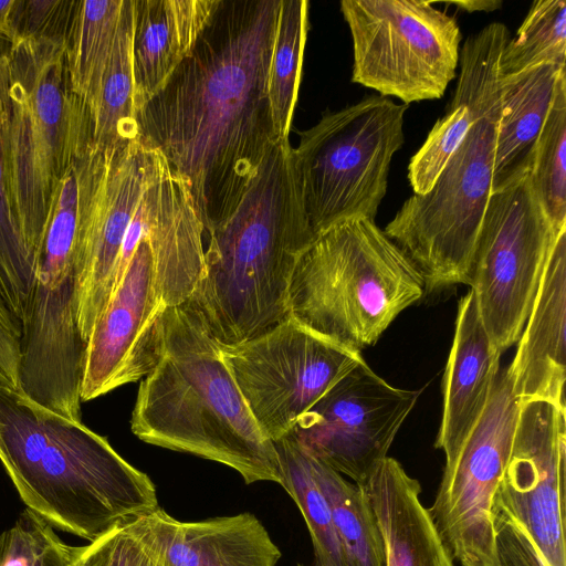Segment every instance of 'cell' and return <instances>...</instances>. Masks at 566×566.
Segmentation results:
<instances>
[{"instance_id":"cell-1","label":"cell","mask_w":566,"mask_h":566,"mask_svg":"<svg viewBox=\"0 0 566 566\" xmlns=\"http://www.w3.org/2000/svg\"><path fill=\"white\" fill-rule=\"evenodd\" d=\"M281 0H220L190 53L136 113L139 138L187 182L209 233L275 143L268 95Z\"/></svg>"},{"instance_id":"cell-2","label":"cell","mask_w":566,"mask_h":566,"mask_svg":"<svg viewBox=\"0 0 566 566\" xmlns=\"http://www.w3.org/2000/svg\"><path fill=\"white\" fill-rule=\"evenodd\" d=\"M292 146L273 143L234 211L208 234L205 270L181 306L219 345L250 339L289 315L292 273L314 239Z\"/></svg>"},{"instance_id":"cell-3","label":"cell","mask_w":566,"mask_h":566,"mask_svg":"<svg viewBox=\"0 0 566 566\" xmlns=\"http://www.w3.org/2000/svg\"><path fill=\"white\" fill-rule=\"evenodd\" d=\"M0 461L28 510L90 542L159 507L148 475L105 437L3 382Z\"/></svg>"},{"instance_id":"cell-4","label":"cell","mask_w":566,"mask_h":566,"mask_svg":"<svg viewBox=\"0 0 566 566\" xmlns=\"http://www.w3.org/2000/svg\"><path fill=\"white\" fill-rule=\"evenodd\" d=\"M130 427L144 442L228 465L247 484L282 482L274 442L255 422L220 345L181 305L164 314L163 355L139 385Z\"/></svg>"},{"instance_id":"cell-5","label":"cell","mask_w":566,"mask_h":566,"mask_svg":"<svg viewBox=\"0 0 566 566\" xmlns=\"http://www.w3.org/2000/svg\"><path fill=\"white\" fill-rule=\"evenodd\" d=\"M426 293L421 273L373 219L318 233L294 266L289 315L315 334L360 353Z\"/></svg>"},{"instance_id":"cell-6","label":"cell","mask_w":566,"mask_h":566,"mask_svg":"<svg viewBox=\"0 0 566 566\" xmlns=\"http://www.w3.org/2000/svg\"><path fill=\"white\" fill-rule=\"evenodd\" d=\"M66 49L65 42L21 40L9 52L11 190L23 239L38 260L59 185L95 145Z\"/></svg>"},{"instance_id":"cell-7","label":"cell","mask_w":566,"mask_h":566,"mask_svg":"<svg viewBox=\"0 0 566 566\" xmlns=\"http://www.w3.org/2000/svg\"><path fill=\"white\" fill-rule=\"evenodd\" d=\"M406 104L370 95L326 111L300 130L292 160L302 208L314 237L334 224L375 220L394 155L405 142Z\"/></svg>"},{"instance_id":"cell-8","label":"cell","mask_w":566,"mask_h":566,"mask_svg":"<svg viewBox=\"0 0 566 566\" xmlns=\"http://www.w3.org/2000/svg\"><path fill=\"white\" fill-rule=\"evenodd\" d=\"M499 118L500 95L468 130L432 187L409 197L384 229L421 273L426 292L468 284L492 192Z\"/></svg>"},{"instance_id":"cell-9","label":"cell","mask_w":566,"mask_h":566,"mask_svg":"<svg viewBox=\"0 0 566 566\" xmlns=\"http://www.w3.org/2000/svg\"><path fill=\"white\" fill-rule=\"evenodd\" d=\"M353 40L352 82L402 104L438 99L455 77L461 31L424 0H343Z\"/></svg>"},{"instance_id":"cell-10","label":"cell","mask_w":566,"mask_h":566,"mask_svg":"<svg viewBox=\"0 0 566 566\" xmlns=\"http://www.w3.org/2000/svg\"><path fill=\"white\" fill-rule=\"evenodd\" d=\"M560 231L553 228L536 197L530 171L491 192L468 285L485 331L501 354L521 337Z\"/></svg>"},{"instance_id":"cell-11","label":"cell","mask_w":566,"mask_h":566,"mask_svg":"<svg viewBox=\"0 0 566 566\" xmlns=\"http://www.w3.org/2000/svg\"><path fill=\"white\" fill-rule=\"evenodd\" d=\"M223 359L263 434L276 441L363 359L287 315L244 342L220 345Z\"/></svg>"},{"instance_id":"cell-12","label":"cell","mask_w":566,"mask_h":566,"mask_svg":"<svg viewBox=\"0 0 566 566\" xmlns=\"http://www.w3.org/2000/svg\"><path fill=\"white\" fill-rule=\"evenodd\" d=\"M518 407L507 368L499 371L481 418L446 458L428 511L460 566H499L491 510L510 458Z\"/></svg>"},{"instance_id":"cell-13","label":"cell","mask_w":566,"mask_h":566,"mask_svg":"<svg viewBox=\"0 0 566 566\" xmlns=\"http://www.w3.org/2000/svg\"><path fill=\"white\" fill-rule=\"evenodd\" d=\"M420 391L396 388L361 360L290 432L300 446L356 484L385 459Z\"/></svg>"},{"instance_id":"cell-14","label":"cell","mask_w":566,"mask_h":566,"mask_svg":"<svg viewBox=\"0 0 566 566\" xmlns=\"http://www.w3.org/2000/svg\"><path fill=\"white\" fill-rule=\"evenodd\" d=\"M565 411L520 401L510 458L494 500L532 536L548 566H566Z\"/></svg>"},{"instance_id":"cell-15","label":"cell","mask_w":566,"mask_h":566,"mask_svg":"<svg viewBox=\"0 0 566 566\" xmlns=\"http://www.w3.org/2000/svg\"><path fill=\"white\" fill-rule=\"evenodd\" d=\"M149 231L136 248L87 339L82 402L146 377L163 355L164 314L168 306L158 287Z\"/></svg>"},{"instance_id":"cell-16","label":"cell","mask_w":566,"mask_h":566,"mask_svg":"<svg viewBox=\"0 0 566 566\" xmlns=\"http://www.w3.org/2000/svg\"><path fill=\"white\" fill-rule=\"evenodd\" d=\"M153 155L154 148L140 138L111 151L96 208L76 244V315L86 343L113 291L124 237L146 187Z\"/></svg>"},{"instance_id":"cell-17","label":"cell","mask_w":566,"mask_h":566,"mask_svg":"<svg viewBox=\"0 0 566 566\" xmlns=\"http://www.w3.org/2000/svg\"><path fill=\"white\" fill-rule=\"evenodd\" d=\"M509 40V29L502 22H492L465 40L451 104L410 159L408 179L413 193H426L432 187L468 130L499 97L500 60Z\"/></svg>"},{"instance_id":"cell-18","label":"cell","mask_w":566,"mask_h":566,"mask_svg":"<svg viewBox=\"0 0 566 566\" xmlns=\"http://www.w3.org/2000/svg\"><path fill=\"white\" fill-rule=\"evenodd\" d=\"M566 229L556 237L507 370L520 401L547 400L566 410Z\"/></svg>"},{"instance_id":"cell-19","label":"cell","mask_w":566,"mask_h":566,"mask_svg":"<svg viewBox=\"0 0 566 566\" xmlns=\"http://www.w3.org/2000/svg\"><path fill=\"white\" fill-rule=\"evenodd\" d=\"M501 353L482 323L472 290L460 300L443 378V411L436 448L452 455L481 418L499 374Z\"/></svg>"},{"instance_id":"cell-20","label":"cell","mask_w":566,"mask_h":566,"mask_svg":"<svg viewBox=\"0 0 566 566\" xmlns=\"http://www.w3.org/2000/svg\"><path fill=\"white\" fill-rule=\"evenodd\" d=\"M381 532L386 566H454L427 507L421 485L394 458L379 461L358 484Z\"/></svg>"},{"instance_id":"cell-21","label":"cell","mask_w":566,"mask_h":566,"mask_svg":"<svg viewBox=\"0 0 566 566\" xmlns=\"http://www.w3.org/2000/svg\"><path fill=\"white\" fill-rule=\"evenodd\" d=\"M220 0H134L136 113L190 53Z\"/></svg>"},{"instance_id":"cell-22","label":"cell","mask_w":566,"mask_h":566,"mask_svg":"<svg viewBox=\"0 0 566 566\" xmlns=\"http://www.w3.org/2000/svg\"><path fill=\"white\" fill-rule=\"evenodd\" d=\"M166 566H275L281 557L251 513L181 522L158 507L149 514Z\"/></svg>"},{"instance_id":"cell-23","label":"cell","mask_w":566,"mask_h":566,"mask_svg":"<svg viewBox=\"0 0 566 566\" xmlns=\"http://www.w3.org/2000/svg\"><path fill=\"white\" fill-rule=\"evenodd\" d=\"M566 66L544 64L500 78L492 192L530 171L536 142Z\"/></svg>"},{"instance_id":"cell-24","label":"cell","mask_w":566,"mask_h":566,"mask_svg":"<svg viewBox=\"0 0 566 566\" xmlns=\"http://www.w3.org/2000/svg\"><path fill=\"white\" fill-rule=\"evenodd\" d=\"M0 36V292L12 314L24 318L35 286L39 260L27 245L11 190L9 158V52Z\"/></svg>"},{"instance_id":"cell-25","label":"cell","mask_w":566,"mask_h":566,"mask_svg":"<svg viewBox=\"0 0 566 566\" xmlns=\"http://www.w3.org/2000/svg\"><path fill=\"white\" fill-rule=\"evenodd\" d=\"M134 4V0H124L93 116L94 144L108 151L139 138L133 74Z\"/></svg>"},{"instance_id":"cell-26","label":"cell","mask_w":566,"mask_h":566,"mask_svg":"<svg viewBox=\"0 0 566 566\" xmlns=\"http://www.w3.org/2000/svg\"><path fill=\"white\" fill-rule=\"evenodd\" d=\"M124 0H78L67 40V66L73 91L97 108L104 72L118 29Z\"/></svg>"},{"instance_id":"cell-27","label":"cell","mask_w":566,"mask_h":566,"mask_svg":"<svg viewBox=\"0 0 566 566\" xmlns=\"http://www.w3.org/2000/svg\"><path fill=\"white\" fill-rule=\"evenodd\" d=\"M310 459L315 479L329 504L346 566H386L384 538L360 485L311 454Z\"/></svg>"},{"instance_id":"cell-28","label":"cell","mask_w":566,"mask_h":566,"mask_svg":"<svg viewBox=\"0 0 566 566\" xmlns=\"http://www.w3.org/2000/svg\"><path fill=\"white\" fill-rule=\"evenodd\" d=\"M307 0H281L268 71L275 140L287 139L297 102L308 31Z\"/></svg>"},{"instance_id":"cell-29","label":"cell","mask_w":566,"mask_h":566,"mask_svg":"<svg viewBox=\"0 0 566 566\" xmlns=\"http://www.w3.org/2000/svg\"><path fill=\"white\" fill-rule=\"evenodd\" d=\"M279 455L281 485L294 500L307 525L315 566H346L329 504L319 488L310 454L289 433L274 441Z\"/></svg>"},{"instance_id":"cell-30","label":"cell","mask_w":566,"mask_h":566,"mask_svg":"<svg viewBox=\"0 0 566 566\" xmlns=\"http://www.w3.org/2000/svg\"><path fill=\"white\" fill-rule=\"evenodd\" d=\"M530 178L553 228H566V71L535 145Z\"/></svg>"},{"instance_id":"cell-31","label":"cell","mask_w":566,"mask_h":566,"mask_svg":"<svg viewBox=\"0 0 566 566\" xmlns=\"http://www.w3.org/2000/svg\"><path fill=\"white\" fill-rule=\"evenodd\" d=\"M566 66V1L536 0L516 35L503 48L501 75L515 74L538 65Z\"/></svg>"},{"instance_id":"cell-32","label":"cell","mask_w":566,"mask_h":566,"mask_svg":"<svg viewBox=\"0 0 566 566\" xmlns=\"http://www.w3.org/2000/svg\"><path fill=\"white\" fill-rule=\"evenodd\" d=\"M72 566H166L163 544L148 515L77 547Z\"/></svg>"},{"instance_id":"cell-33","label":"cell","mask_w":566,"mask_h":566,"mask_svg":"<svg viewBox=\"0 0 566 566\" xmlns=\"http://www.w3.org/2000/svg\"><path fill=\"white\" fill-rule=\"evenodd\" d=\"M76 551L28 509L0 534V566H72Z\"/></svg>"},{"instance_id":"cell-34","label":"cell","mask_w":566,"mask_h":566,"mask_svg":"<svg viewBox=\"0 0 566 566\" xmlns=\"http://www.w3.org/2000/svg\"><path fill=\"white\" fill-rule=\"evenodd\" d=\"M78 0H14L11 42L49 40L67 43Z\"/></svg>"},{"instance_id":"cell-35","label":"cell","mask_w":566,"mask_h":566,"mask_svg":"<svg viewBox=\"0 0 566 566\" xmlns=\"http://www.w3.org/2000/svg\"><path fill=\"white\" fill-rule=\"evenodd\" d=\"M492 524L499 566H548L527 531L496 501Z\"/></svg>"},{"instance_id":"cell-36","label":"cell","mask_w":566,"mask_h":566,"mask_svg":"<svg viewBox=\"0 0 566 566\" xmlns=\"http://www.w3.org/2000/svg\"><path fill=\"white\" fill-rule=\"evenodd\" d=\"M21 324L0 292V382L18 389Z\"/></svg>"},{"instance_id":"cell-37","label":"cell","mask_w":566,"mask_h":566,"mask_svg":"<svg viewBox=\"0 0 566 566\" xmlns=\"http://www.w3.org/2000/svg\"><path fill=\"white\" fill-rule=\"evenodd\" d=\"M447 3H452L457 8L468 11H494L502 7L503 2L501 0H465V1H449Z\"/></svg>"},{"instance_id":"cell-38","label":"cell","mask_w":566,"mask_h":566,"mask_svg":"<svg viewBox=\"0 0 566 566\" xmlns=\"http://www.w3.org/2000/svg\"><path fill=\"white\" fill-rule=\"evenodd\" d=\"M14 0H0V36H9L10 14Z\"/></svg>"},{"instance_id":"cell-39","label":"cell","mask_w":566,"mask_h":566,"mask_svg":"<svg viewBox=\"0 0 566 566\" xmlns=\"http://www.w3.org/2000/svg\"><path fill=\"white\" fill-rule=\"evenodd\" d=\"M298 566H303V565H298Z\"/></svg>"}]
</instances>
